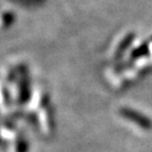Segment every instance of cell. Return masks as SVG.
<instances>
[{"label":"cell","mask_w":152,"mask_h":152,"mask_svg":"<svg viewBox=\"0 0 152 152\" xmlns=\"http://www.w3.org/2000/svg\"><path fill=\"white\" fill-rule=\"evenodd\" d=\"M121 115L125 118L130 120L131 122H134L136 125L141 126L143 129L149 130L150 127H152V123L150 122V120H148L145 116L136 113L135 110H132L129 108H122L121 109Z\"/></svg>","instance_id":"obj_1"}]
</instances>
